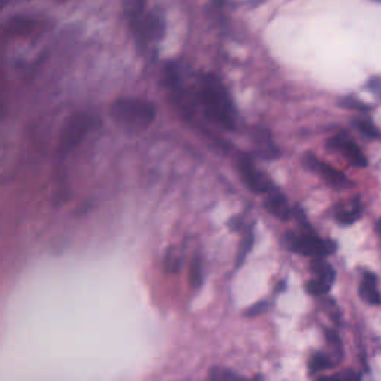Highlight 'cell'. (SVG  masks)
<instances>
[{
  "mask_svg": "<svg viewBox=\"0 0 381 381\" xmlns=\"http://www.w3.org/2000/svg\"><path fill=\"white\" fill-rule=\"evenodd\" d=\"M311 271L322 280H326L329 283L336 282V270L332 268V265L323 261V258H315V261L311 262Z\"/></svg>",
  "mask_w": 381,
  "mask_h": 381,
  "instance_id": "obj_13",
  "label": "cell"
},
{
  "mask_svg": "<svg viewBox=\"0 0 381 381\" xmlns=\"http://www.w3.org/2000/svg\"><path fill=\"white\" fill-rule=\"evenodd\" d=\"M199 99L204 113L225 130L233 131L237 125V112L224 84L213 75L201 78Z\"/></svg>",
  "mask_w": 381,
  "mask_h": 381,
  "instance_id": "obj_1",
  "label": "cell"
},
{
  "mask_svg": "<svg viewBox=\"0 0 381 381\" xmlns=\"http://www.w3.org/2000/svg\"><path fill=\"white\" fill-rule=\"evenodd\" d=\"M338 105L344 109H354V110H369L371 109V106L366 105V103L357 100L356 97H352V96H347V97H343L338 100Z\"/></svg>",
  "mask_w": 381,
  "mask_h": 381,
  "instance_id": "obj_19",
  "label": "cell"
},
{
  "mask_svg": "<svg viewBox=\"0 0 381 381\" xmlns=\"http://www.w3.org/2000/svg\"><path fill=\"white\" fill-rule=\"evenodd\" d=\"M94 125H96L94 118H91L84 113H78L69 118L63 127L60 136V152L66 155L73 151V149L87 137V134L94 129Z\"/></svg>",
  "mask_w": 381,
  "mask_h": 381,
  "instance_id": "obj_4",
  "label": "cell"
},
{
  "mask_svg": "<svg viewBox=\"0 0 381 381\" xmlns=\"http://www.w3.org/2000/svg\"><path fill=\"white\" fill-rule=\"evenodd\" d=\"M237 168H238V173L241 176V180L245 182L246 187L255 194H259V195H265L267 194L273 183L270 182V179L264 175V173H261L255 163H253V159L247 155H241L238 158V163H237Z\"/></svg>",
  "mask_w": 381,
  "mask_h": 381,
  "instance_id": "obj_7",
  "label": "cell"
},
{
  "mask_svg": "<svg viewBox=\"0 0 381 381\" xmlns=\"http://www.w3.org/2000/svg\"><path fill=\"white\" fill-rule=\"evenodd\" d=\"M375 231L378 233V236H381V219H378L377 224H375Z\"/></svg>",
  "mask_w": 381,
  "mask_h": 381,
  "instance_id": "obj_25",
  "label": "cell"
},
{
  "mask_svg": "<svg viewBox=\"0 0 381 381\" xmlns=\"http://www.w3.org/2000/svg\"><path fill=\"white\" fill-rule=\"evenodd\" d=\"M253 246V233H252V228H249L246 231L245 234V238H243V243H241L240 246V250H238V258H237V265H240L241 262L245 261V258L247 257V253L250 252Z\"/></svg>",
  "mask_w": 381,
  "mask_h": 381,
  "instance_id": "obj_20",
  "label": "cell"
},
{
  "mask_svg": "<svg viewBox=\"0 0 381 381\" xmlns=\"http://www.w3.org/2000/svg\"><path fill=\"white\" fill-rule=\"evenodd\" d=\"M378 2H381V0H378Z\"/></svg>",
  "mask_w": 381,
  "mask_h": 381,
  "instance_id": "obj_27",
  "label": "cell"
},
{
  "mask_svg": "<svg viewBox=\"0 0 381 381\" xmlns=\"http://www.w3.org/2000/svg\"><path fill=\"white\" fill-rule=\"evenodd\" d=\"M110 115L115 124L124 130L138 133L154 122L157 109L151 101L143 99H120L112 105Z\"/></svg>",
  "mask_w": 381,
  "mask_h": 381,
  "instance_id": "obj_2",
  "label": "cell"
},
{
  "mask_svg": "<svg viewBox=\"0 0 381 381\" xmlns=\"http://www.w3.org/2000/svg\"><path fill=\"white\" fill-rule=\"evenodd\" d=\"M325 337H326V341L329 344L331 350L333 352V354L337 356L338 361H341V357H343V341H341L338 333L336 331H332V329H325Z\"/></svg>",
  "mask_w": 381,
  "mask_h": 381,
  "instance_id": "obj_17",
  "label": "cell"
},
{
  "mask_svg": "<svg viewBox=\"0 0 381 381\" xmlns=\"http://www.w3.org/2000/svg\"><path fill=\"white\" fill-rule=\"evenodd\" d=\"M304 166L311 170L316 175H319L323 180H325L329 187L336 188V189H349L353 187V182L347 179V176L341 173L340 170L333 168L332 166L323 163L317 157L313 154H305L304 157Z\"/></svg>",
  "mask_w": 381,
  "mask_h": 381,
  "instance_id": "obj_6",
  "label": "cell"
},
{
  "mask_svg": "<svg viewBox=\"0 0 381 381\" xmlns=\"http://www.w3.org/2000/svg\"><path fill=\"white\" fill-rule=\"evenodd\" d=\"M253 145H255L257 152L267 159H274L280 155V151L273 142L270 133L265 130H257L253 133Z\"/></svg>",
  "mask_w": 381,
  "mask_h": 381,
  "instance_id": "obj_10",
  "label": "cell"
},
{
  "mask_svg": "<svg viewBox=\"0 0 381 381\" xmlns=\"http://www.w3.org/2000/svg\"><path fill=\"white\" fill-rule=\"evenodd\" d=\"M268 310V303L267 301H259V303H257L255 305H252V307H249L247 310H246V316H249V317H255V316H259V315H262V313H265V311H267Z\"/></svg>",
  "mask_w": 381,
  "mask_h": 381,
  "instance_id": "obj_22",
  "label": "cell"
},
{
  "mask_svg": "<svg viewBox=\"0 0 381 381\" xmlns=\"http://www.w3.org/2000/svg\"><path fill=\"white\" fill-rule=\"evenodd\" d=\"M240 375H237L236 373H231L228 369H221V368H213L210 371V378H216V380H225V378H238Z\"/></svg>",
  "mask_w": 381,
  "mask_h": 381,
  "instance_id": "obj_23",
  "label": "cell"
},
{
  "mask_svg": "<svg viewBox=\"0 0 381 381\" xmlns=\"http://www.w3.org/2000/svg\"><path fill=\"white\" fill-rule=\"evenodd\" d=\"M62 2H64V0H62Z\"/></svg>",
  "mask_w": 381,
  "mask_h": 381,
  "instance_id": "obj_26",
  "label": "cell"
},
{
  "mask_svg": "<svg viewBox=\"0 0 381 381\" xmlns=\"http://www.w3.org/2000/svg\"><path fill=\"white\" fill-rule=\"evenodd\" d=\"M180 267V259L179 257H176L175 253H173V250H168L167 257H166V270L168 273H176Z\"/></svg>",
  "mask_w": 381,
  "mask_h": 381,
  "instance_id": "obj_21",
  "label": "cell"
},
{
  "mask_svg": "<svg viewBox=\"0 0 381 381\" xmlns=\"http://www.w3.org/2000/svg\"><path fill=\"white\" fill-rule=\"evenodd\" d=\"M332 365H333V362L331 361V357L328 354L317 352L310 357L308 373H310V375H316L322 371H326V369H329Z\"/></svg>",
  "mask_w": 381,
  "mask_h": 381,
  "instance_id": "obj_14",
  "label": "cell"
},
{
  "mask_svg": "<svg viewBox=\"0 0 381 381\" xmlns=\"http://www.w3.org/2000/svg\"><path fill=\"white\" fill-rule=\"evenodd\" d=\"M328 146L332 149V151L341 152L343 157L354 167L364 168L368 166V159L364 155V152L361 151V148L357 146L349 136H345V134L333 136L328 142Z\"/></svg>",
  "mask_w": 381,
  "mask_h": 381,
  "instance_id": "obj_8",
  "label": "cell"
},
{
  "mask_svg": "<svg viewBox=\"0 0 381 381\" xmlns=\"http://www.w3.org/2000/svg\"><path fill=\"white\" fill-rule=\"evenodd\" d=\"M286 245L292 252L299 253L303 257L311 258H325L336 253L337 243L329 238H320L315 236L313 231H305V233H287Z\"/></svg>",
  "mask_w": 381,
  "mask_h": 381,
  "instance_id": "obj_3",
  "label": "cell"
},
{
  "mask_svg": "<svg viewBox=\"0 0 381 381\" xmlns=\"http://www.w3.org/2000/svg\"><path fill=\"white\" fill-rule=\"evenodd\" d=\"M265 209H267L274 217L279 219V221H289L292 216V210L285 195L277 189L274 185L271 189L265 194Z\"/></svg>",
  "mask_w": 381,
  "mask_h": 381,
  "instance_id": "obj_9",
  "label": "cell"
},
{
  "mask_svg": "<svg viewBox=\"0 0 381 381\" xmlns=\"http://www.w3.org/2000/svg\"><path fill=\"white\" fill-rule=\"evenodd\" d=\"M368 87H369V89L374 91L378 97H381V79L374 78V79L371 80V82H369Z\"/></svg>",
  "mask_w": 381,
  "mask_h": 381,
  "instance_id": "obj_24",
  "label": "cell"
},
{
  "mask_svg": "<svg viewBox=\"0 0 381 381\" xmlns=\"http://www.w3.org/2000/svg\"><path fill=\"white\" fill-rule=\"evenodd\" d=\"M131 26L134 29L136 36L143 45L161 41L166 30V22L163 17L155 13H151L148 15L142 14L136 18H131Z\"/></svg>",
  "mask_w": 381,
  "mask_h": 381,
  "instance_id": "obj_5",
  "label": "cell"
},
{
  "mask_svg": "<svg viewBox=\"0 0 381 381\" xmlns=\"http://www.w3.org/2000/svg\"><path fill=\"white\" fill-rule=\"evenodd\" d=\"M354 127L357 130H359L364 136L369 137V138H380L381 137V133L380 130L377 129V127L374 124L369 122L368 120H364V118H356L353 121Z\"/></svg>",
  "mask_w": 381,
  "mask_h": 381,
  "instance_id": "obj_16",
  "label": "cell"
},
{
  "mask_svg": "<svg viewBox=\"0 0 381 381\" xmlns=\"http://www.w3.org/2000/svg\"><path fill=\"white\" fill-rule=\"evenodd\" d=\"M331 287H332V283L322 280L319 279V277H315V279H311L307 283V292L313 296H323L331 291Z\"/></svg>",
  "mask_w": 381,
  "mask_h": 381,
  "instance_id": "obj_15",
  "label": "cell"
},
{
  "mask_svg": "<svg viewBox=\"0 0 381 381\" xmlns=\"http://www.w3.org/2000/svg\"><path fill=\"white\" fill-rule=\"evenodd\" d=\"M189 282L194 289H199V287L203 285V267H201V261L199 258H195L191 264Z\"/></svg>",
  "mask_w": 381,
  "mask_h": 381,
  "instance_id": "obj_18",
  "label": "cell"
},
{
  "mask_svg": "<svg viewBox=\"0 0 381 381\" xmlns=\"http://www.w3.org/2000/svg\"><path fill=\"white\" fill-rule=\"evenodd\" d=\"M359 294L362 296L364 301L373 305L381 304V294L378 292L377 287V277L371 273H366L362 279L361 287H359Z\"/></svg>",
  "mask_w": 381,
  "mask_h": 381,
  "instance_id": "obj_11",
  "label": "cell"
},
{
  "mask_svg": "<svg viewBox=\"0 0 381 381\" xmlns=\"http://www.w3.org/2000/svg\"><path fill=\"white\" fill-rule=\"evenodd\" d=\"M361 215H362V206L359 200L356 199L349 209H340L336 217H337V222H340L341 225H352L361 217Z\"/></svg>",
  "mask_w": 381,
  "mask_h": 381,
  "instance_id": "obj_12",
  "label": "cell"
}]
</instances>
